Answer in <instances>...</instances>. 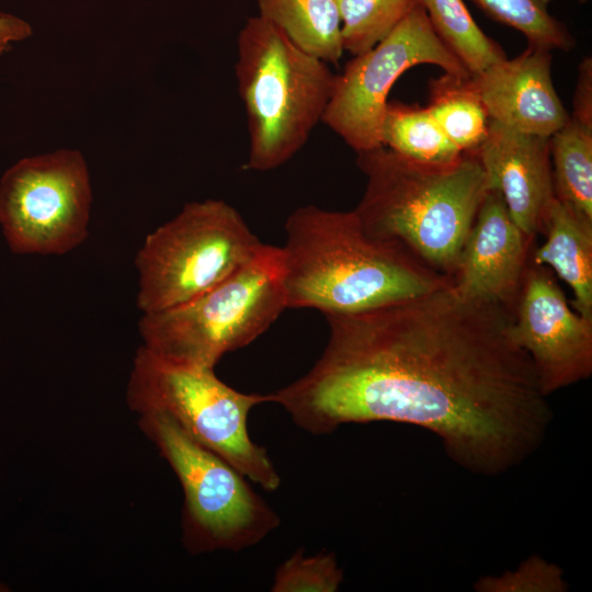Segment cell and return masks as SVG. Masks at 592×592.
Segmentation results:
<instances>
[{
	"mask_svg": "<svg viewBox=\"0 0 592 592\" xmlns=\"http://www.w3.org/2000/svg\"><path fill=\"white\" fill-rule=\"evenodd\" d=\"M259 16L281 31L300 50L325 62L343 55L337 0H258Z\"/></svg>",
	"mask_w": 592,
	"mask_h": 592,
	"instance_id": "cell-16",
	"label": "cell"
},
{
	"mask_svg": "<svg viewBox=\"0 0 592 592\" xmlns=\"http://www.w3.org/2000/svg\"><path fill=\"white\" fill-rule=\"evenodd\" d=\"M140 425L182 486L183 540L191 553H237L259 544L280 526V516L249 480L171 418L144 413Z\"/></svg>",
	"mask_w": 592,
	"mask_h": 592,
	"instance_id": "cell-8",
	"label": "cell"
},
{
	"mask_svg": "<svg viewBox=\"0 0 592 592\" xmlns=\"http://www.w3.org/2000/svg\"><path fill=\"white\" fill-rule=\"evenodd\" d=\"M382 145L408 159L447 164L463 151L444 134L426 107L388 102L382 121Z\"/></svg>",
	"mask_w": 592,
	"mask_h": 592,
	"instance_id": "cell-19",
	"label": "cell"
},
{
	"mask_svg": "<svg viewBox=\"0 0 592 592\" xmlns=\"http://www.w3.org/2000/svg\"><path fill=\"white\" fill-rule=\"evenodd\" d=\"M534 238L511 218L499 192L486 194L463 247L452 287L460 296L513 312Z\"/></svg>",
	"mask_w": 592,
	"mask_h": 592,
	"instance_id": "cell-12",
	"label": "cell"
},
{
	"mask_svg": "<svg viewBox=\"0 0 592 592\" xmlns=\"http://www.w3.org/2000/svg\"><path fill=\"white\" fill-rule=\"evenodd\" d=\"M287 309L281 247L262 243L230 276L175 307L143 314L144 346L184 364L214 368L265 332Z\"/></svg>",
	"mask_w": 592,
	"mask_h": 592,
	"instance_id": "cell-5",
	"label": "cell"
},
{
	"mask_svg": "<svg viewBox=\"0 0 592 592\" xmlns=\"http://www.w3.org/2000/svg\"><path fill=\"white\" fill-rule=\"evenodd\" d=\"M235 70L249 132L244 169H276L322 121L337 75L259 15L239 32Z\"/></svg>",
	"mask_w": 592,
	"mask_h": 592,
	"instance_id": "cell-4",
	"label": "cell"
},
{
	"mask_svg": "<svg viewBox=\"0 0 592 592\" xmlns=\"http://www.w3.org/2000/svg\"><path fill=\"white\" fill-rule=\"evenodd\" d=\"M282 280L287 308L350 314L452 283L398 243L369 236L354 210L306 205L284 225Z\"/></svg>",
	"mask_w": 592,
	"mask_h": 592,
	"instance_id": "cell-2",
	"label": "cell"
},
{
	"mask_svg": "<svg viewBox=\"0 0 592 592\" xmlns=\"http://www.w3.org/2000/svg\"><path fill=\"white\" fill-rule=\"evenodd\" d=\"M510 333L528 355L546 396L592 375V319L570 308L544 266L527 267Z\"/></svg>",
	"mask_w": 592,
	"mask_h": 592,
	"instance_id": "cell-11",
	"label": "cell"
},
{
	"mask_svg": "<svg viewBox=\"0 0 592 592\" xmlns=\"http://www.w3.org/2000/svg\"><path fill=\"white\" fill-rule=\"evenodd\" d=\"M576 121L592 127V58L585 56L578 66L577 84L572 102Z\"/></svg>",
	"mask_w": 592,
	"mask_h": 592,
	"instance_id": "cell-25",
	"label": "cell"
},
{
	"mask_svg": "<svg viewBox=\"0 0 592 592\" xmlns=\"http://www.w3.org/2000/svg\"><path fill=\"white\" fill-rule=\"evenodd\" d=\"M425 107L463 152H474L485 141L490 118L474 77L444 73L432 79Z\"/></svg>",
	"mask_w": 592,
	"mask_h": 592,
	"instance_id": "cell-17",
	"label": "cell"
},
{
	"mask_svg": "<svg viewBox=\"0 0 592 592\" xmlns=\"http://www.w3.org/2000/svg\"><path fill=\"white\" fill-rule=\"evenodd\" d=\"M343 582V570L331 551L306 556L297 550L278 566L272 592H335Z\"/></svg>",
	"mask_w": 592,
	"mask_h": 592,
	"instance_id": "cell-23",
	"label": "cell"
},
{
	"mask_svg": "<svg viewBox=\"0 0 592 592\" xmlns=\"http://www.w3.org/2000/svg\"><path fill=\"white\" fill-rule=\"evenodd\" d=\"M356 164L366 186L353 210L364 230L400 244L452 278L489 191L476 151L452 163L431 164L382 146L357 152Z\"/></svg>",
	"mask_w": 592,
	"mask_h": 592,
	"instance_id": "cell-3",
	"label": "cell"
},
{
	"mask_svg": "<svg viewBox=\"0 0 592 592\" xmlns=\"http://www.w3.org/2000/svg\"><path fill=\"white\" fill-rule=\"evenodd\" d=\"M430 64L445 73L473 77L433 31L419 3L384 39L354 56L337 75L322 121L356 152L382 147L388 93L409 68Z\"/></svg>",
	"mask_w": 592,
	"mask_h": 592,
	"instance_id": "cell-10",
	"label": "cell"
},
{
	"mask_svg": "<svg viewBox=\"0 0 592 592\" xmlns=\"http://www.w3.org/2000/svg\"><path fill=\"white\" fill-rule=\"evenodd\" d=\"M262 243L228 203L186 204L150 232L136 254L137 308L150 314L193 299L230 276Z\"/></svg>",
	"mask_w": 592,
	"mask_h": 592,
	"instance_id": "cell-7",
	"label": "cell"
},
{
	"mask_svg": "<svg viewBox=\"0 0 592 592\" xmlns=\"http://www.w3.org/2000/svg\"><path fill=\"white\" fill-rule=\"evenodd\" d=\"M31 34L32 27L26 21L11 13L0 12V55Z\"/></svg>",
	"mask_w": 592,
	"mask_h": 592,
	"instance_id": "cell-26",
	"label": "cell"
},
{
	"mask_svg": "<svg viewBox=\"0 0 592 592\" xmlns=\"http://www.w3.org/2000/svg\"><path fill=\"white\" fill-rule=\"evenodd\" d=\"M493 20L521 32L528 46L571 50L574 37L548 10L550 0H473Z\"/></svg>",
	"mask_w": 592,
	"mask_h": 592,
	"instance_id": "cell-22",
	"label": "cell"
},
{
	"mask_svg": "<svg viewBox=\"0 0 592 592\" xmlns=\"http://www.w3.org/2000/svg\"><path fill=\"white\" fill-rule=\"evenodd\" d=\"M544 230L546 241L534 250L533 264L550 266L571 287L576 311L592 319V223L555 197Z\"/></svg>",
	"mask_w": 592,
	"mask_h": 592,
	"instance_id": "cell-15",
	"label": "cell"
},
{
	"mask_svg": "<svg viewBox=\"0 0 592 592\" xmlns=\"http://www.w3.org/2000/svg\"><path fill=\"white\" fill-rule=\"evenodd\" d=\"M431 26L470 76L506 58L501 46L487 36L463 0H420Z\"/></svg>",
	"mask_w": 592,
	"mask_h": 592,
	"instance_id": "cell-20",
	"label": "cell"
},
{
	"mask_svg": "<svg viewBox=\"0 0 592 592\" xmlns=\"http://www.w3.org/2000/svg\"><path fill=\"white\" fill-rule=\"evenodd\" d=\"M477 592H566L569 584L560 566L539 555H531L515 569L476 580Z\"/></svg>",
	"mask_w": 592,
	"mask_h": 592,
	"instance_id": "cell-24",
	"label": "cell"
},
{
	"mask_svg": "<svg viewBox=\"0 0 592 592\" xmlns=\"http://www.w3.org/2000/svg\"><path fill=\"white\" fill-rule=\"evenodd\" d=\"M315 365L270 392L303 431L390 421L433 433L470 474L524 463L553 421L528 355L510 333L513 312L468 299L452 283L376 308L325 315Z\"/></svg>",
	"mask_w": 592,
	"mask_h": 592,
	"instance_id": "cell-1",
	"label": "cell"
},
{
	"mask_svg": "<svg viewBox=\"0 0 592 592\" xmlns=\"http://www.w3.org/2000/svg\"><path fill=\"white\" fill-rule=\"evenodd\" d=\"M550 50L528 46L473 76L490 121L550 137L569 119L551 78Z\"/></svg>",
	"mask_w": 592,
	"mask_h": 592,
	"instance_id": "cell-14",
	"label": "cell"
},
{
	"mask_svg": "<svg viewBox=\"0 0 592 592\" xmlns=\"http://www.w3.org/2000/svg\"><path fill=\"white\" fill-rule=\"evenodd\" d=\"M476 153L489 190L500 193L513 221L535 238L555 200L549 138L490 121Z\"/></svg>",
	"mask_w": 592,
	"mask_h": 592,
	"instance_id": "cell-13",
	"label": "cell"
},
{
	"mask_svg": "<svg viewBox=\"0 0 592 592\" xmlns=\"http://www.w3.org/2000/svg\"><path fill=\"white\" fill-rule=\"evenodd\" d=\"M91 205L89 169L75 149L25 157L0 180V225L15 253L76 249L88 237Z\"/></svg>",
	"mask_w": 592,
	"mask_h": 592,
	"instance_id": "cell-9",
	"label": "cell"
},
{
	"mask_svg": "<svg viewBox=\"0 0 592 592\" xmlns=\"http://www.w3.org/2000/svg\"><path fill=\"white\" fill-rule=\"evenodd\" d=\"M549 147L555 197L592 223V127L569 116Z\"/></svg>",
	"mask_w": 592,
	"mask_h": 592,
	"instance_id": "cell-18",
	"label": "cell"
},
{
	"mask_svg": "<svg viewBox=\"0 0 592 592\" xmlns=\"http://www.w3.org/2000/svg\"><path fill=\"white\" fill-rule=\"evenodd\" d=\"M343 49L363 54L384 39L420 0H337Z\"/></svg>",
	"mask_w": 592,
	"mask_h": 592,
	"instance_id": "cell-21",
	"label": "cell"
},
{
	"mask_svg": "<svg viewBox=\"0 0 592 592\" xmlns=\"http://www.w3.org/2000/svg\"><path fill=\"white\" fill-rule=\"evenodd\" d=\"M579 1H580L581 3H584V2H587L588 0H579Z\"/></svg>",
	"mask_w": 592,
	"mask_h": 592,
	"instance_id": "cell-27",
	"label": "cell"
},
{
	"mask_svg": "<svg viewBox=\"0 0 592 592\" xmlns=\"http://www.w3.org/2000/svg\"><path fill=\"white\" fill-rule=\"evenodd\" d=\"M127 401L139 414L171 418L187 435L266 491L281 486V476L266 449L248 432L250 411L271 402L270 395L238 391L214 373L162 357L141 345L134 358Z\"/></svg>",
	"mask_w": 592,
	"mask_h": 592,
	"instance_id": "cell-6",
	"label": "cell"
}]
</instances>
